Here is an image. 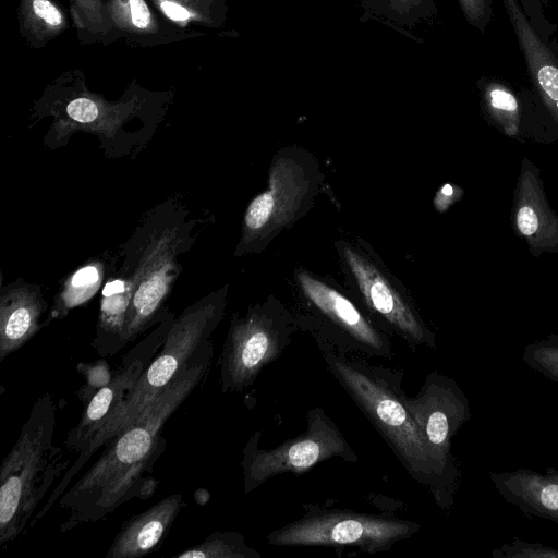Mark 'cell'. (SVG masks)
I'll list each match as a JSON object with an SVG mask.
<instances>
[{"label": "cell", "mask_w": 558, "mask_h": 558, "mask_svg": "<svg viewBox=\"0 0 558 558\" xmlns=\"http://www.w3.org/2000/svg\"><path fill=\"white\" fill-rule=\"evenodd\" d=\"M56 404L49 392L33 403L19 437L0 468V546L31 529L35 514L69 470L64 450L53 442Z\"/></svg>", "instance_id": "5"}, {"label": "cell", "mask_w": 558, "mask_h": 558, "mask_svg": "<svg viewBox=\"0 0 558 558\" xmlns=\"http://www.w3.org/2000/svg\"><path fill=\"white\" fill-rule=\"evenodd\" d=\"M523 56L532 90L558 125V40L544 39L518 0H500Z\"/></svg>", "instance_id": "16"}, {"label": "cell", "mask_w": 558, "mask_h": 558, "mask_svg": "<svg viewBox=\"0 0 558 558\" xmlns=\"http://www.w3.org/2000/svg\"><path fill=\"white\" fill-rule=\"evenodd\" d=\"M133 24L138 28H145L149 24L150 13L143 0L130 1Z\"/></svg>", "instance_id": "30"}, {"label": "cell", "mask_w": 558, "mask_h": 558, "mask_svg": "<svg viewBox=\"0 0 558 558\" xmlns=\"http://www.w3.org/2000/svg\"><path fill=\"white\" fill-rule=\"evenodd\" d=\"M33 9L37 16L50 25L57 26L62 21L60 12L48 0H34Z\"/></svg>", "instance_id": "28"}, {"label": "cell", "mask_w": 558, "mask_h": 558, "mask_svg": "<svg viewBox=\"0 0 558 558\" xmlns=\"http://www.w3.org/2000/svg\"><path fill=\"white\" fill-rule=\"evenodd\" d=\"M523 361L534 371L558 383V335L525 345Z\"/></svg>", "instance_id": "23"}, {"label": "cell", "mask_w": 558, "mask_h": 558, "mask_svg": "<svg viewBox=\"0 0 558 558\" xmlns=\"http://www.w3.org/2000/svg\"><path fill=\"white\" fill-rule=\"evenodd\" d=\"M214 355L206 342L165 389L125 429L104 447L99 458L59 498L61 532L95 523L132 499L154 495L158 480L154 465L165 452L161 435L166 422L204 381Z\"/></svg>", "instance_id": "2"}, {"label": "cell", "mask_w": 558, "mask_h": 558, "mask_svg": "<svg viewBox=\"0 0 558 558\" xmlns=\"http://www.w3.org/2000/svg\"><path fill=\"white\" fill-rule=\"evenodd\" d=\"M306 429L272 449L259 448L260 432L255 430L243 448L241 466L244 492L248 494L272 476L282 473L302 474L331 458L357 462L337 424L320 407L308 410Z\"/></svg>", "instance_id": "11"}, {"label": "cell", "mask_w": 558, "mask_h": 558, "mask_svg": "<svg viewBox=\"0 0 558 558\" xmlns=\"http://www.w3.org/2000/svg\"><path fill=\"white\" fill-rule=\"evenodd\" d=\"M298 330L295 315L274 296L250 305L244 314L233 313L218 361L222 391L241 392L252 386Z\"/></svg>", "instance_id": "8"}, {"label": "cell", "mask_w": 558, "mask_h": 558, "mask_svg": "<svg viewBox=\"0 0 558 558\" xmlns=\"http://www.w3.org/2000/svg\"><path fill=\"white\" fill-rule=\"evenodd\" d=\"M461 195V189L452 186L451 184H446L437 192L435 206L439 211H442L452 203H454V201L459 199Z\"/></svg>", "instance_id": "29"}, {"label": "cell", "mask_w": 558, "mask_h": 558, "mask_svg": "<svg viewBox=\"0 0 558 558\" xmlns=\"http://www.w3.org/2000/svg\"><path fill=\"white\" fill-rule=\"evenodd\" d=\"M417 522L348 509L308 506L304 515L270 532L272 546L356 548L367 554L389 550L417 533Z\"/></svg>", "instance_id": "10"}, {"label": "cell", "mask_w": 558, "mask_h": 558, "mask_svg": "<svg viewBox=\"0 0 558 558\" xmlns=\"http://www.w3.org/2000/svg\"><path fill=\"white\" fill-rule=\"evenodd\" d=\"M174 318L175 314L171 311L162 322L154 326L150 332L123 356L112 379L84 407L77 425L68 433L65 439V446L72 453L77 454L104 420L134 387L163 345Z\"/></svg>", "instance_id": "14"}, {"label": "cell", "mask_w": 558, "mask_h": 558, "mask_svg": "<svg viewBox=\"0 0 558 558\" xmlns=\"http://www.w3.org/2000/svg\"><path fill=\"white\" fill-rule=\"evenodd\" d=\"M510 225L532 256L558 253V214L547 199L541 169L526 156L513 190Z\"/></svg>", "instance_id": "15"}, {"label": "cell", "mask_w": 558, "mask_h": 558, "mask_svg": "<svg viewBox=\"0 0 558 558\" xmlns=\"http://www.w3.org/2000/svg\"><path fill=\"white\" fill-rule=\"evenodd\" d=\"M76 369L85 379L77 392L85 407L112 379L113 373L104 357L92 363H78Z\"/></svg>", "instance_id": "24"}, {"label": "cell", "mask_w": 558, "mask_h": 558, "mask_svg": "<svg viewBox=\"0 0 558 558\" xmlns=\"http://www.w3.org/2000/svg\"><path fill=\"white\" fill-rule=\"evenodd\" d=\"M327 369L381 436L409 475L427 487L440 508L453 504L457 487L438 464L402 399L403 372L365 356L319 349Z\"/></svg>", "instance_id": "3"}, {"label": "cell", "mask_w": 558, "mask_h": 558, "mask_svg": "<svg viewBox=\"0 0 558 558\" xmlns=\"http://www.w3.org/2000/svg\"><path fill=\"white\" fill-rule=\"evenodd\" d=\"M161 9L169 17L175 21H183L189 17V12L174 2L165 1L161 3Z\"/></svg>", "instance_id": "31"}, {"label": "cell", "mask_w": 558, "mask_h": 558, "mask_svg": "<svg viewBox=\"0 0 558 558\" xmlns=\"http://www.w3.org/2000/svg\"><path fill=\"white\" fill-rule=\"evenodd\" d=\"M476 88L483 119L501 135L521 144L558 141L557 123L531 87L482 76Z\"/></svg>", "instance_id": "13"}, {"label": "cell", "mask_w": 558, "mask_h": 558, "mask_svg": "<svg viewBox=\"0 0 558 558\" xmlns=\"http://www.w3.org/2000/svg\"><path fill=\"white\" fill-rule=\"evenodd\" d=\"M302 312L294 314L300 330L307 331L318 349L365 357L391 360L392 344L366 311L343 292L311 271L294 272Z\"/></svg>", "instance_id": "7"}, {"label": "cell", "mask_w": 558, "mask_h": 558, "mask_svg": "<svg viewBox=\"0 0 558 558\" xmlns=\"http://www.w3.org/2000/svg\"><path fill=\"white\" fill-rule=\"evenodd\" d=\"M489 478L502 498L525 515L558 523V470L492 472Z\"/></svg>", "instance_id": "19"}, {"label": "cell", "mask_w": 558, "mask_h": 558, "mask_svg": "<svg viewBox=\"0 0 558 558\" xmlns=\"http://www.w3.org/2000/svg\"><path fill=\"white\" fill-rule=\"evenodd\" d=\"M527 20L534 29L544 38L553 37L557 24L553 23L545 14L548 0H518Z\"/></svg>", "instance_id": "26"}, {"label": "cell", "mask_w": 558, "mask_h": 558, "mask_svg": "<svg viewBox=\"0 0 558 558\" xmlns=\"http://www.w3.org/2000/svg\"><path fill=\"white\" fill-rule=\"evenodd\" d=\"M229 284L211 291L175 316L163 345L148 364L134 387L104 420L93 437L52 489L34 517L37 523L49 512L89 459L114 436L129 427L143 411L177 378L186 363L209 340L222 320Z\"/></svg>", "instance_id": "4"}, {"label": "cell", "mask_w": 558, "mask_h": 558, "mask_svg": "<svg viewBox=\"0 0 558 558\" xmlns=\"http://www.w3.org/2000/svg\"><path fill=\"white\" fill-rule=\"evenodd\" d=\"M318 161L305 149L287 147L269 167L268 187L248 203L234 256L263 251L311 208L320 184Z\"/></svg>", "instance_id": "6"}, {"label": "cell", "mask_w": 558, "mask_h": 558, "mask_svg": "<svg viewBox=\"0 0 558 558\" xmlns=\"http://www.w3.org/2000/svg\"><path fill=\"white\" fill-rule=\"evenodd\" d=\"M175 558H260L262 554L250 547L244 536L235 531H217L202 543L174 555Z\"/></svg>", "instance_id": "21"}, {"label": "cell", "mask_w": 558, "mask_h": 558, "mask_svg": "<svg viewBox=\"0 0 558 558\" xmlns=\"http://www.w3.org/2000/svg\"><path fill=\"white\" fill-rule=\"evenodd\" d=\"M373 14L400 27L413 28L433 17L436 5L433 0H361Z\"/></svg>", "instance_id": "22"}, {"label": "cell", "mask_w": 558, "mask_h": 558, "mask_svg": "<svg viewBox=\"0 0 558 558\" xmlns=\"http://www.w3.org/2000/svg\"><path fill=\"white\" fill-rule=\"evenodd\" d=\"M466 22L484 33L493 15L494 0H457Z\"/></svg>", "instance_id": "27"}, {"label": "cell", "mask_w": 558, "mask_h": 558, "mask_svg": "<svg viewBox=\"0 0 558 558\" xmlns=\"http://www.w3.org/2000/svg\"><path fill=\"white\" fill-rule=\"evenodd\" d=\"M403 402L421 428L447 478L456 487L459 470L452 454V439L471 418L470 402L449 376L433 371L414 397L402 391Z\"/></svg>", "instance_id": "12"}, {"label": "cell", "mask_w": 558, "mask_h": 558, "mask_svg": "<svg viewBox=\"0 0 558 558\" xmlns=\"http://www.w3.org/2000/svg\"><path fill=\"white\" fill-rule=\"evenodd\" d=\"M48 303L39 284L23 279L0 286V362L27 343L44 326Z\"/></svg>", "instance_id": "17"}, {"label": "cell", "mask_w": 558, "mask_h": 558, "mask_svg": "<svg viewBox=\"0 0 558 558\" xmlns=\"http://www.w3.org/2000/svg\"><path fill=\"white\" fill-rule=\"evenodd\" d=\"M493 556L506 558H558V549L539 543H527L515 538L512 543L505 544L499 549H494Z\"/></svg>", "instance_id": "25"}, {"label": "cell", "mask_w": 558, "mask_h": 558, "mask_svg": "<svg viewBox=\"0 0 558 558\" xmlns=\"http://www.w3.org/2000/svg\"><path fill=\"white\" fill-rule=\"evenodd\" d=\"M117 262V248L106 250L69 274L63 279L43 326L63 319L70 311L89 302L101 291Z\"/></svg>", "instance_id": "20"}, {"label": "cell", "mask_w": 558, "mask_h": 558, "mask_svg": "<svg viewBox=\"0 0 558 558\" xmlns=\"http://www.w3.org/2000/svg\"><path fill=\"white\" fill-rule=\"evenodd\" d=\"M181 494H172L132 517L113 538L106 558H138L157 550L184 507Z\"/></svg>", "instance_id": "18"}, {"label": "cell", "mask_w": 558, "mask_h": 558, "mask_svg": "<svg viewBox=\"0 0 558 558\" xmlns=\"http://www.w3.org/2000/svg\"><path fill=\"white\" fill-rule=\"evenodd\" d=\"M204 220L178 195L149 208L117 247L116 268L101 289L92 347L109 357L162 322L182 271L179 258L194 245Z\"/></svg>", "instance_id": "1"}, {"label": "cell", "mask_w": 558, "mask_h": 558, "mask_svg": "<svg viewBox=\"0 0 558 558\" xmlns=\"http://www.w3.org/2000/svg\"><path fill=\"white\" fill-rule=\"evenodd\" d=\"M342 268L357 303L384 331L392 332L412 348H436L434 331L426 325L404 288L389 274L363 241L336 242Z\"/></svg>", "instance_id": "9"}]
</instances>
